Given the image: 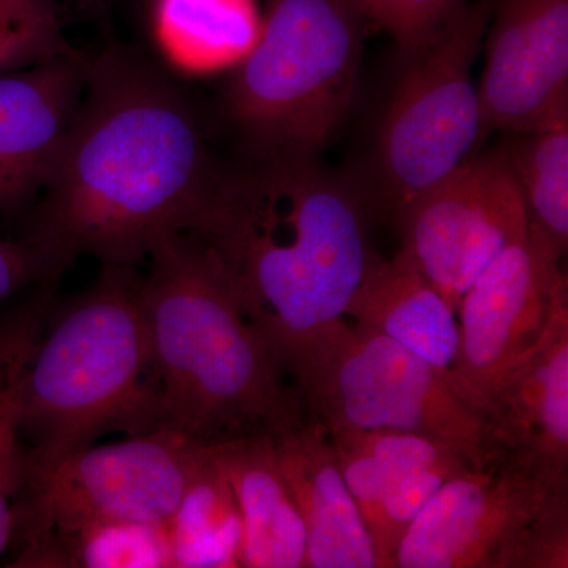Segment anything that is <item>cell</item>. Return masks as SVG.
Masks as SVG:
<instances>
[{"mask_svg": "<svg viewBox=\"0 0 568 568\" xmlns=\"http://www.w3.org/2000/svg\"><path fill=\"white\" fill-rule=\"evenodd\" d=\"M489 17L487 0L463 6L433 43L410 55L375 152L381 200L395 216L476 156L487 126L473 69Z\"/></svg>", "mask_w": 568, "mask_h": 568, "instance_id": "9c48e42d", "label": "cell"}, {"mask_svg": "<svg viewBox=\"0 0 568 568\" xmlns=\"http://www.w3.org/2000/svg\"><path fill=\"white\" fill-rule=\"evenodd\" d=\"M392 568H568V484L495 459L448 478Z\"/></svg>", "mask_w": 568, "mask_h": 568, "instance_id": "ba28073f", "label": "cell"}, {"mask_svg": "<svg viewBox=\"0 0 568 568\" xmlns=\"http://www.w3.org/2000/svg\"><path fill=\"white\" fill-rule=\"evenodd\" d=\"M80 52L0 74V212L40 196L84 92Z\"/></svg>", "mask_w": 568, "mask_h": 568, "instance_id": "5bb4252c", "label": "cell"}, {"mask_svg": "<svg viewBox=\"0 0 568 568\" xmlns=\"http://www.w3.org/2000/svg\"><path fill=\"white\" fill-rule=\"evenodd\" d=\"M148 260L141 295L162 428L215 444L297 416V402L280 384L282 369L212 254L171 233Z\"/></svg>", "mask_w": 568, "mask_h": 568, "instance_id": "3957f363", "label": "cell"}, {"mask_svg": "<svg viewBox=\"0 0 568 568\" xmlns=\"http://www.w3.org/2000/svg\"><path fill=\"white\" fill-rule=\"evenodd\" d=\"M339 470L362 517L407 477L429 467L469 462L454 447L398 429H328Z\"/></svg>", "mask_w": 568, "mask_h": 568, "instance_id": "ffe728a7", "label": "cell"}, {"mask_svg": "<svg viewBox=\"0 0 568 568\" xmlns=\"http://www.w3.org/2000/svg\"><path fill=\"white\" fill-rule=\"evenodd\" d=\"M346 316L424 358L459 394L462 339L457 313L405 250L390 260L369 252Z\"/></svg>", "mask_w": 568, "mask_h": 568, "instance_id": "2e32d148", "label": "cell"}, {"mask_svg": "<svg viewBox=\"0 0 568 568\" xmlns=\"http://www.w3.org/2000/svg\"><path fill=\"white\" fill-rule=\"evenodd\" d=\"M215 444L159 428L29 466L13 510L17 567H43L63 538L92 525H164Z\"/></svg>", "mask_w": 568, "mask_h": 568, "instance_id": "52a82bcc", "label": "cell"}, {"mask_svg": "<svg viewBox=\"0 0 568 568\" xmlns=\"http://www.w3.org/2000/svg\"><path fill=\"white\" fill-rule=\"evenodd\" d=\"M366 205L316 156L254 155L220 170L181 233L207 250L280 369L346 317L372 248Z\"/></svg>", "mask_w": 568, "mask_h": 568, "instance_id": "7a4b0ae2", "label": "cell"}, {"mask_svg": "<svg viewBox=\"0 0 568 568\" xmlns=\"http://www.w3.org/2000/svg\"><path fill=\"white\" fill-rule=\"evenodd\" d=\"M263 20L256 0H153V41L178 73L207 77L245 61Z\"/></svg>", "mask_w": 568, "mask_h": 568, "instance_id": "ac0fdd59", "label": "cell"}, {"mask_svg": "<svg viewBox=\"0 0 568 568\" xmlns=\"http://www.w3.org/2000/svg\"><path fill=\"white\" fill-rule=\"evenodd\" d=\"M564 253L529 220L528 234L497 254L459 302L458 390L485 418L497 388L568 298Z\"/></svg>", "mask_w": 568, "mask_h": 568, "instance_id": "30bf717a", "label": "cell"}, {"mask_svg": "<svg viewBox=\"0 0 568 568\" xmlns=\"http://www.w3.org/2000/svg\"><path fill=\"white\" fill-rule=\"evenodd\" d=\"M216 450L194 474L168 521L175 568L242 567L244 526Z\"/></svg>", "mask_w": 568, "mask_h": 568, "instance_id": "44dd1931", "label": "cell"}, {"mask_svg": "<svg viewBox=\"0 0 568 568\" xmlns=\"http://www.w3.org/2000/svg\"><path fill=\"white\" fill-rule=\"evenodd\" d=\"M54 284L40 283L0 316V558L13 536V510L24 484V384L52 302Z\"/></svg>", "mask_w": 568, "mask_h": 568, "instance_id": "d6986e66", "label": "cell"}, {"mask_svg": "<svg viewBox=\"0 0 568 568\" xmlns=\"http://www.w3.org/2000/svg\"><path fill=\"white\" fill-rule=\"evenodd\" d=\"M284 369L294 376L310 416L327 429L418 433L454 447L473 469L493 462L487 418L428 362L373 328L343 317L302 346Z\"/></svg>", "mask_w": 568, "mask_h": 568, "instance_id": "8992f818", "label": "cell"}, {"mask_svg": "<svg viewBox=\"0 0 568 568\" xmlns=\"http://www.w3.org/2000/svg\"><path fill=\"white\" fill-rule=\"evenodd\" d=\"M216 462L244 526L242 567L305 568L306 530L268 429L219 443Z\"/></svg>", "mask_w": 568, "mask_h": 568, "instance_id": "e0dca14e", "label": "cell"}, {"mask_svg": "<svg viewBox=\"0 0 568 568\" xmlns=\"http://www.w3.org/2000/svg\"><path fill=\"white\" fill-rule=\"evenodd\" d=\"M478 95L487 130L536 132L568 111V0H500Z\"/></svg>", "mask_w": 568, "mask_h": 568, "instance_id": "7c38bea8", "label": "cell"}, {"mask_svg": "<svg viewBox=\"0 0 568 568\" xmlns=\"http://www.w3.org/2000/svg\"><path fill=\"white\" fill-rule=\"evenodd\" d=\"M362 18L376 22L409 55L443 32L465 6L463 0H349Z\"/></svg>", "mask_w": 568, "mask_h": 568, "instance_id": "d4e9b609", "label": "cell"}, {"mask_svg": "<svg viewBox=\"0 0 568 568\" xmlns=\"http://www.w3.org/2000/svg\"><path fill=\"white\" fill-rule=\"evenodd\" d=\"M396 220L403 250L455 313L481 271L529 230L525 197L503 155L473 156Z\"/></svg>", "mask_w": 568, "mask_h": 568, "instance_id": "8fae6325", "label": "cell"}, {"mask_svg": "<svg viewBox=\"0 0 568 568\" xmlns=\"http://www.w3.org/2000/svg\"><path fill=\"white\" fill-rule=\"evenodd\" d=\"M55 0H0V74L71 54Z\"/></svg>", "mask_w": 568, "mask_h": 568, "instance_id": "cb8c5ba5", "label": "cell"}, {"mask_svg": "<svg viewBox=\"0 0 568 568\" xmlns=\"http://www.w3.org/2000/svg\"><path fill=\"white\" fill-rule=\"evenodd\" d=\"M349 0H268L227 111L254 155L316 156L345 121L362 58Z\"/></svg>", "mask_w": 568, "mask_h": 568, "instance_id": "5b68a950", "label": "cell"}, {"mask_svg": "<svg viewBox=\"0 0 568 568\" xmlns=\"http://www.w3.org/2000/svg\"><path fill=\"white\" fill-rule=\"evenodd\" d=\"M58 280L47 260L28 241H0V302L36 284Z\"/></svg>", "mask_w": 568, "mask_h": 568, "instance_id": "484cf974", "label": "cell"}, {"mask_svg": "<svg viewBox=\"0 0 568 568\" xmlns=\"http://www.w3.org/2000/svg\"><path fill=\"white\" fill-rule=\"evenodd\" d=\"M141 286L133 265L102 264L91 286L52 302L24 384L29 466L50 465L108 433L162 428Z\"/></svg>", "mask_w": 568, "mask_h": 568, "instance_id": "277c9868", "label": "cell"}, {"mask_svg": "<svg viewBox=\"0 0 568 568\" xmlns=\"http://www.w3.org/2000/svg\"><path fill=\"white\" fill-rule=\"evenodd\" d=\"M203 122L166 71L134 51L88 62L84 92L24 241L61 276L81 256L133 265L212 192Z\"/></svg>", "mask_w": 568, "mask_h": 568, "instance_id": "6da1fadb", "label": "cell"}, {"mask_svg": "<svg viewBox=\"0 0 568 568\" xmlns=\"http://www.w3.org/2000/svg\"><path fill=\"white\" fill-rule=\"evenodd\" d=\"M493 462L568 484V298L487 409Z\"/></svg>", "mask_w": 568, "mask_h": 568, "instance_id": "4fadbf2b", "label": "cell"}, {"mask_svg": "<svg viewBox=\"0 0 568 568\" xmlns=\"http://www.w3.org/2000/svg\"><path fill=\"white\" fill-rule=\"evenodd\" d=\"M271 435L304 519L305 568H377L375 544L342 476L327 426L298 413Z\"/></svg>", "mask_w": 568, "mask_h": 568, "instance_id": "9a60e30c", "label": "cell"}, {"mask_svg": "<svg viewBox=\"0 0 568 568\" xmlns=\"http://www.w3.org/2000/svg\"><path fill=\"white\" fill-rule=\"evenodd\" d=\"M43 567L160 568L173 567L168 523H106L63 538Z\"/></svg>", "mask_w": 568, "mask_h": 568, "instance_id": "603a6c76", "label": "cell"}, {"mask_svg": "<svg viewBox=\"0 0 568 568\" xmlns=\"http://www.w3.org/2000/svg\"><path fill=\"white\" fill-rule=\"evenodd\" d=\"M523 134L504 160L517 179L530 222L567 250L568 111L536 132Z\"/></svg>", "mask_w": 568, "mask_h": 568, "instance_id": "7402d4cb", "label": "cell"}]
</instances>
